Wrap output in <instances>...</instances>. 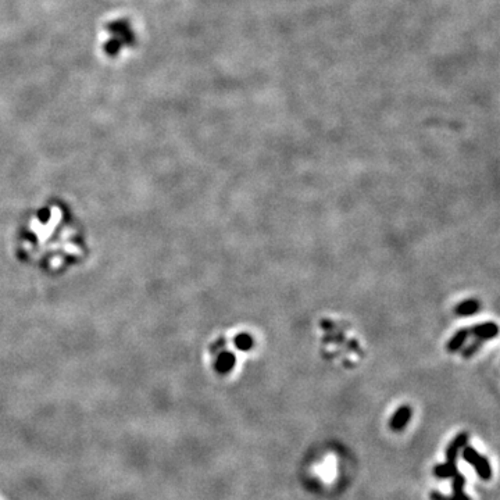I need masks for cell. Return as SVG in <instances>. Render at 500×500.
Returning <instances> with one entry per match:
<instances>
[{
  "label": "cell",
  "instance_id": "1",
  "mask_svg": "<svg viewBox=\"0 0 500 500\" xmlns=\"http://www.w3.org/2000/svg\"><path fill=\"white\" fill-rule=\"evenodd\" d=\"M468 440V434L467 432H461L457 435L454 439L452 440V443L449 445V447L446 449V457L447 461L445 464H438L434 468V474L440 479H446V478H452L454 474H457V454L458 450L463 447L464 445H467Z\"/></svg>",
  "mask_w": 500,
  "mask_h": 500
},
{
  "label": "cell",
  "instance_id": "2",
  "mask_svg": "<svg viewBox=\"0 0 500 500\" xmlns=\"http://www.w3.org/2000/svg\"><path fill=\"white\" fill-rule=\"evenodd\" d=\"M463 458L467 463H470L474 467V470H475V472L479 475L481 479L488 481V479L492 478V467H490L489 460L486 457H483L482 454H479L474 447H471V446L464 447Z\"/></svg>",
  "mask_w": 500,
  "mask_h": 500
},
{
  "label": "cell",
  "instance_id": "3",
  "mask_svg": "<svg viewBox=\"0 0 500 500\" xmlns=\"http://www.w3.org/2000/svg\"><path fill=\"white\" fill-rule=\"evenodd\" d=\"M497 332H499V328L492 321H486V322H482L479 325L470 326V337L479 339L482 342L496 338Z\"/></svg>",
  "mask_w": 500,
  "mask_h": 500
},
{
  "label": "cell",
  "instance_id": "4",
  "mask_svg": "<svg viewBox=\"0 0 500 500\" xmlns=\"http://www.w3.org/2000/svg\"><path fill=\"white\" fill-rule=\"evenodd\" d=\"M411 414H413V411H411V409H410L409 406H402V407H399V409L396 410V413H395L393 417L391 418L392 429H393V431H402V429L407 425V422L410 421Z\"/></svg>",
  "mask_w": 500,
  "mask_h": 500
},
{
  "label": "cell",
  "instance_id": "5",
  "mask_svg": "<svg viewBox=\"0 0 500 500\" xmlns=\"http://www.w3.org/2000/svg\"><path fill=\"white\" fill-rule=\"evenodd\" d=\"M236 363V357L234 353L231 352H223L221 355L217 357L216 362V371L218 374H228Z\"/></svg>",
  "mask_w": 500,
  "mask_h": 500
},
{
  "label": "cell",
  "instance_id": "6",
  "mask_svg": "<svg viewBox=\"0 0 500 500\" xmlns=\"http://www.w3.org/2000/svg\"><path fill=\"white\" fill-rule=\"evenodd\" d=\"M468 338H470V328H463V329H460V331L456 332V334L450 338V341L447 342L446 349H447V352H450V353H454L456 350L460 349V348L465 344V341H467Z\"/></svg>",
  "mask_w": 500,
  "mask_h": 500
},
{
  "label": "cell",
  "instance_id": "7",
  "mask_svg": "<svg viewBox=\"0 0 500 500\" xmlns=\"http://www.w3.org/2000/svg\"><path fill=\"white\" fill-rule=\"evenodd\" d=\"M106 30L109 31L110 34H113V37H120L124 32L131 30V23L125 19L115 20V21H111V23L106 25Z\"/></svg>",
  "mask_w": 500,
  "mask_h": 500
},
{
  "label": "cell",
  "instance_id": "8",
  "mask_svg": "<svg viewBox=\"0 0 500 500\" xmlns=\"http://www.w3.org/2000/svg\"><path fill=\"white\" fill-rule=\"evenodd\" d=\"M478 308H479V301L475 300V299H468V300L458 303L457 307L454 308V311L458 315H471V314L476 313Z\"/></svg>",
  "mask_w": 500,
  "mask_h": 500
},
{
  "label": "cell",
  "instance_id": "9",
  "mask_svg": "<svg viewBox=\"0 0 500 500\" xmlns=\"http://www.w3.org/2000/svg\"><path fill=\"white\" fill-rule=\"evenodd\" d=\"M124 48V45L120 41V38L117 37H111L109 41H106L104 46H103V50L104 53L110 57H115L121 52V49Z\"/></svg>",
  "mask_w": 500,
  "mask_h": 500
},
{
  "label": "cell",
  "instance_id": "10",
  "mask_svg": "<svg viewBox=\"0 0 500 500\" xmlns=\"http://www.w3.org/2000/svg\"><path fill=\"white\" fill-rule=\"evenodd\" d=\"M235 345L238 349L243 350V352L250 350L253 348V338L250 337L249 334H239L235 338Z\"/></svg>",
  "mask_w": 500,
  "mask_h": 500
}]
</instances>
